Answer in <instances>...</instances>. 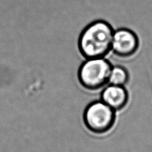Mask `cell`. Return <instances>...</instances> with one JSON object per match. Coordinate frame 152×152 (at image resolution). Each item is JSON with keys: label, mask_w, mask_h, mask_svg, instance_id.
Here are the masks:
<instances>
[{"label": "cell", "mask_w": 152, "mask_h": 152, "mask_svg": "<svg viewBox=\"0 0 152 152\" xmlns=\"http://www.w3.org/2000/svg\"><path fill=\"white\" fill-rule=\"evenodd\" d=\"M115 30L103 20H97L89 23L81 32L78 47L85 59L105 58L111 52Z\"/></svg>", "instance_id": "1"}, {"label": "cell", "mask_w": 152, "mask_h": 152, "mask_svg": "<svg viewBox=\"0 0 152 152\" xmlns=\"http://www.w3.org/2000/svg\"><path fill=\"white\" fill-rule=\"evenodd\" d=\"M112 66L105 58L86 59L78 70V79L80 85L90 91L103 88L109 84Z\"/></svg>", "instance_id": "2"}, {"label": "cell", "mask_w": 152, "mask_h": 152, "mask_svg": "<svg viewBox=\"0 0 152 152\" xmlns=\"http://www.w3.org/2000/svg\"><path fill=\"white\" fill-rule=\"evenodd\" d=\"M116 113L101 100L93 101L84 111V124L86 129L93 134H107L116 124Z\"/></svg>", "instance_id": "3"}, {"label": "cell", "mask_w": 152, "mask_h": 152, "mask_svg": "<svg viewBox=\"0 0 152 152\" xmlns=\"http://www.w3.org/2000/svg\"><path fill=\"white\" fill-rule=\"evenodd\" d=\"M140 48V39L135 32L127 28H121L114 31L111 51L121 58H128L134 56Z\"/></svg>", "instance_id": "4"}, {"label": "cell", "mask_w": 152, "mask_h": 152, "mask_svg": "<svg viewBox=\"0 0 152 152\" xmlns=\"http://www.w3.org/2000/svg\"><path fill=\"white\" fill-rule=\"evenodd\" d=\"M101 100L115 111H120L127 107L129 95L125 86L108 84L103 88Z\"/></svg>", "instance_id": "5"}, {"label": "cell", "mask_w": 152, "mask_h": 152, "mask_svg": "<svg viewBox=\"0 0 152 152\" xmlns=\"http://www.w3.org/2000/svg\"><path fill=\"white\" fill-rule=\"evenodd\" d=\"M129 81V74L125 67L119 65L113 66L110 72L109 84L125 86Z\"/></svg>", "instance_id": "6"}]
</instances>
